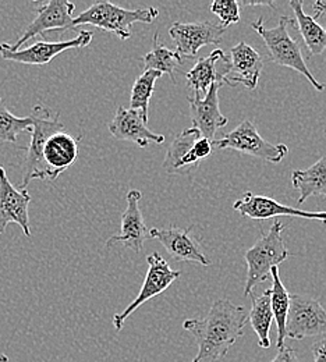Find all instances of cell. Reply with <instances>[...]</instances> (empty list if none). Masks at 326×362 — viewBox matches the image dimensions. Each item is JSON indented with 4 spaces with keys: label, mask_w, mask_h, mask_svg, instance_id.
<instances>
[{
    "label": "cell",
    "mask_w": 326,
    "mask_h": 362,
    "mask_svg": "<svg viewBox=\"0 0 326 362\" xmlns=\"http://www.w3.org/2000/svg\"><path fill=\"white\" fill-rule=\"evenodd\" d=\"M247 322V310L229 300L215 301L202 319L185 320L183 329L192 334L198 346L191 362H218L226 357L237 339L244 336Z\"/></svg>",
    "instance_id": "6da1fadb"
},
{
    "label": "cell",
    "mask_w": 326,
    "mask_h": 362,
    "mask_svg": "<svg viewBox=\"0 0 326 362\" xmlns=\"http://www.w3.org/2000/svg\"><path fill=\"white\" fill-rule=\"evenodd\" d=\"M250 27L258 33V35L262 38L264 44L268 49L269 57L274 63L281 67L293 69L298 71L300 74L307 78L311 86L320 92L325 90V86L318 83L317 78L313 76V73L308 70L301 47L296 40H293L289 34V27H296V23L293 18L287 16H281L279 24L275 28H267L264 25V18L260 17V20L250 23Z\"/></svg>",
    "instance_id": "7a4b0ae2"
},
{
    "label": "cell",
    "mask_w": 326,
    "mask_h": 362,
    "mask_svg": "<svg viewBox=\"0 0 326 362\" xmlns=\"http://www.w3.org/2000/svg\"><path fill=\"white\" fill-rule=\"evenodd\" d=\"M158 16L159 11L155 7L127 10L110 1H96L80 16L74 17L73 28L80 25H93L115 34L122 41H126L132 38V27L136 23L151 24L158 18Z\"/></svg>",
    "instance_id": "3957f363"
},
{
    "label": "cell",
    "mask_w": 326,
    "mask_h": 362,
    "mask_svg": "<svg viewBox=\"0 0 326 362\" xmlns=\"http://www.w3.org/2000/svg\"><path fill=\"white\" fill-rule=\"evenodd\" d=\"M31 119V141L27 148L23 177L20 188L27 189L33 180H47V168L42 160V151L47 138L59 132H64V124L60 122L59 113H54L44 105H35L30 115Z\"/></svg>",
    "instance_id": "277c9868"
},
{
    "label": "cell",
    "mask_w": 326,
    "mask_h": 362,
    "mask_svg": "<svg viewBox=\"0 0 326 362\" xmlns=\"http://www.w3.org/2000/svg\"><path fill=\"white\" fill-rule=\"evenodd\" d=\"M284 226L280 221H275L268 234H264L247 252V280L244 286V296H251L252 288L271 279V271L284 262L290 252L287 251L281 233Z\"/></svg>",
    "instance_id": "5b68a950"
},
{
    "label": "cell",
    "mask_w": 326,
    "mask_h": 362,
    "mask_svg": "<svg viewBox=\"0 0 326 362\" xmlns=\"http://www.w3.org/2000/svg\"><path fill=\"white\" fill-rule=\"evenodd\" d=\"M212 146L216 149H234L251 155L269 163H279L289 153L284 144H271L260 136L252 122L244 120L226 136L214 139Z\"/></svg>",
    "instance_id": "8992f818"
},
{
    "label": "cell",
    "mask_w": 326,
    "mask_h": 362,
    "mask_svg": "<svg viewBox=\"0 0 326 362\" xmlns=\"http://www.w3.org/2000/svg\"><path fill=\"white\" fill-rule=\"evenodd\" d=\"M317 336L326 337L325 308L314 298L300 294H290L286 337L291 340H303Z\"/></svg>",
    "instance_id": "52a82bcc"
},
{
    "label": "cell",
    "mask_w": 326,
    "mask_h": 362,
    "mask_svg": "<svg viewBox=\"0 0 326 362\" xmlns=\"http://www.w3.org/2000/svg\"><path fill=\"white\" fill-rule=\"evenodd\" d=\"M146 262H148V271L139 296L123 313L113 317V326L117 330H122L126 319L132 317L142 304L162 294L182 274L180 271H173L158 252H152L151 255H148Z\"/></svg>",
    "instance_id": "ba28073f"
},
{
    "label": "cell",
    "mask_w": 326,
    "mask_h": 362,
    "mask_svg": "<svg viewBox=\"0 0 326 362\" xmlns=\"http://www.w3.org/2000/svg\"><path fill=\"white\" fill-rule=\"evenodd\" d=\"M93 34L91 31H80L78 35L67 41H38L28 47H21L13 50L11 46L6 42L0 44V54L4 60L21 63L25 66H47L56 56L70 49H80L90 45L93 41Z\"/></svg>",
    "instance_id": "9c48e42d"
},
{
    "label": "cell",
    "mask_w": 326,
    "mask_h": 362,
    "mask_svg": "<svg viewBox=\"0 0 326 362\" xmlns=\"http://www.w3.org/2000/svg\"><path fill=\"white\" fill-rule=\"evenodd\" d=\"M225 70L221 73L219 80L229 87L244 86L247 90H255L264 69L261 54L245 42H240L231 49V56L223 59Z\"/></svg>",
    "instance_id": "30bf717a"
},
{
    "label": "cell",
    "mask_w": 326,
    "mask_h": 362,
    "mask_svg": "<svg viewBox=\"0 0 326 362\" xmlns=\"http://www.w3.org/2000/svg\"><path fill=\"white\" fill-rule=\"evenodd\" d=\"M226 28L214 21L180 23L176 21L169 27V34L176 45V53L183 59H194L201 47L219 45Z\"/></svg>",
    "instance_id": "8fae6325"
},
{
    "label": "cell",
    "mask_w": 326,
    "mask_h": 362,
    "mask_svg": "<svg viewBox=\"0 0 326 362\" xmlns=\"http://www.w3.org/2000/svg\"><path fill=\"white\" fill-rule=\"evenodd\" d=\"M76 4L67 0H49L41 3L37 10V17L30 23V25L23 31L18 41L11 46L13 50L21 49L30 40L45 35L49 31H64L73 30V13Z\"/></svg>",
    "instance_id": "7c38bea8"
},
{
    "label": "cell",
    "mask_w": 326,
    "mask_h": 362,
    "mask_svg": "<svg viewBox=\"0 0 326 362\" xmlns=\"http://www.w3.org/2000/svg\"><path fill=\"white\" fill-rule=\"evenodd\" d=\"M233 209L241 216L254 221H267L278 216H291L310 221H320L322 223H326V212H307L297 208L286 206L274 198L257 195L251 191L244 192V195L234 202Z\"/></svg>",
    "instance_id": "4fadbf2b"
},
{
    "label": "cell",
    "mask_w": 326,
    "mask_h": 362,
    "mask_svg": "<svg viewBox=\"0 0 326 362\" xmlns=\"http://www.w3.org/2000/svg\"><path fill=\"white\" fill-rule=\"evenodd\" d=\"M195 226L179 228H152L149 238L158 240L169 255L177 262H195L202 267H209L211 261L202 252L201 245L192 233Z\"/></svg>",
    "instance_id": "5bb4252c"
},
{
    "label": "cell",
    "mask_w": 326,
    "mask_h": 362,
    "mask_svg": "<svg viewBox=\"0 0 326 362\" xmlns=\"http://www.w3.org/2000/svg\"><path fill=\"white\" fill-rule=\"evenodd\" d=\"M31 197L27 189L16 188L0 165V234L11 223L21 227L25 237H31L28 206Z\"/></svg>",
    "instance_id": "9a60e30c"
},
{
    "label": "cell",
    "mask_w": 326,
    "mask_h": 362,
    "mask_svg": "<svg viewBox=\"0 0 326 362\" xmlns=\"http://www.w3.org/2000/svg\"><path fill=\"white\" fill-rule=\"evenodd\" d=\"M222 86L221 81L212 84L204 98H187L192 129L209 141H214L215 133L229 123V119L222 115L219 107V90Z\"/></svg>",
    "instance_id": "2e32d148"
},
{
    "label": "cell",
    "mask_w": 326,
    "mask_h": 362,
    "mask_svg": "<svg viewBox=\"0 0 326 362\" xmlns=\"http://www.w3.org/2000/svg\"><path fill=\"white\" fill-rule=\"evenodd\" d=\"M146 123L148 117L140 110L119 106L107 129L116 139L134 142L140 148H145L149 144H163L165 136L151 132Z\"/></svg>",
    "instance_id": "e0dca14e"
},
{
    "label": "cell",
    "mask_w": 326,
    "mask_h": 362,
    "mask_svg": "<svg viewBox=\"0 0 326 362\" xmlns=\"http://www.w3.org/2000/svg\"><path fill=\"white\" fill-rule=\"evenodd\" d=\"M141 198L142 194L139 189H130L127 192V206L122 215L120 231L106 241L107 247H112L116 243H123L127 248H132L134 252L142 251L145 240L149 238V231L146 228L141 212Z\"/></svg>",
    "instance_id": "ac0fdd59"
},
{
    "label": "cell",
    "mask_w": 326,
    "mask_h": 362,
    "mask_svg": "<svg viewBox=\"0 0 326 362\" xmlns=\"http://www.w3.org/2000/svg\"><path fill=\"white\" fill-rule=\"evenodd\" d=\"M78 158V139L66 132H59L47 138L42 151L47 168V180L54 181Z\"/></svg>",
    "instance_id": "d6986e66"
},
{
    "label": "cell",
    "mask_w": 326,
    "mask_h": 362,
    "mask_svg": "<svg viewBox=\"0 0 326 362\" xmlns=\"http://www.w3.org/2000/svg\"><path fill=\"white\" fill-rule=\"evenodd\" d=\"M199 138V132L192 127L175 136L162 165L168 175H190L202 162L195 149V142Z\"/></svg>",
    "instance_id": "ffe728a7"
},
{
    "label": "cell",
    "mask_w": 326,
    "mask_h": 362,
    "mask_svg": "<svg viewBox=\"0 0 326 362\" xmlns=\"http://www.w3.org/2000/svg\"><path fill=\"white\" fill-rule=\"evenodd\" d=\"M293 187L300 191L297 204H304L313 195H321L326 199V156L305 170H294L291 173Z\"/></svg>",
    "instance_id": "44dd1931"
},
{
    "label": "cell",
    "mask_w": 326,
    "mask_h": 362,
    "mask_svg": "<svg viewBox=\"0 0 326 362\" xmlns=\"http://www.w3.org/2000/svg\"><path fill=\"white\" fill-rule=\"evenodd\" d=\"M225 59L222 49H215L211 54L197 60L195 66L186 74L187 84L194 90L195 98H204L212 84L218 83L216 63Z\"/></svg>",
    "instance_id": "7402d4cb"
},
{
    "label": "cell",
    "mask_w": 326,
    "mask_h": 362,
    "mask_svg": "<svg viewBox=\"0 0 326 362\" xmlns=\"http://www.w3.org/2000/svg\"><path fill=\"white\" fill-rule=\"evenodd\" d=\"M290 7L296 14V27L298 28L304 45L307 46L311 56H320L326 50V28H324L313 16H308L303 10V1L293 0Z\"/></svg>",
    "instance_id": "603a6c76"
},
{
    "label": "cell",
    "mask_w": 326,
    "mask_h": 362,
    "mask_svg": "<svg viewBox=\"0 0 326 362\" xmlns=\"http://www.w3.org/2000/svg\"><path fill=\"white\" fill-rule=\"evenodd\" d=\"M145 70L168 74L173 83H176V70L183 64V59L173 50L168 49L161 42L159 33L153 35L152 49L142 57Z\"/></svg>",
    "instance_id": "cb8c5ba5"
},
{
    "label": "cell",
    "mask_w": 326,
    "mask_h": 362,
    "mask_svg": "<svg viewBox=\"0 0 326 362\" xmlns=\"http://www.w3.org/2000/svg\"><path fill=\"white\" fill-rule=\"evenodd\" d=\"M251 327L258 336L262 349L271 347V326L274 322V313L271 308V290H265L260 297L254 298L251 311L248 314Z\"/></svg>",
    "instance_id": "d4e9b609"
},
{
    "label": "cell",
    "mask_w": 326,
    "mask_h": 362,
    "mask_svg": "<svg viewBox=\"0 0 326 362\" xmlns=\"http://www.w3.org/2000/svg\"><path fill=\"white\" fill-rule=\"evenodd\" d=\"M271 279H272V288L271 290V308L274 313V319L276 320L278 326V349L284 346L286 339V320L289 314L290 307V294L287 293L284 284L280 279L279 268H274L271 271Z\"/></svg>",
    "instance_id": "484cf974"
},
{
    "label": "cell",
    "mask_w": 326,
    "mask_h": 362,
    "mask_svg": "<svg viewBox=\"0 0 326 362\" xmlns=\"http://www.w3.org/2000/svg\"><path fill=\"white\" fill-rule=\"evenodd\" d=\"M162 74L152 70H145L140 77L134 81V86L132 88L130 96V109L140 110L145 117H148V107L149 100L153 95L155 84L158 78H161Z\"/></svg>",
    "instance_id": "4316f807"
},
{
    "label": "cell",
    "mask_w": 326,
    "mask_h": 362,
    "mask_svg": "<svg viewBox=\"0 0 326 362\" xmlns=\"http://www.w3.org/2000/svg\"><path fill=\"white\" fill-rule=\"evenodd\" d=\"M31 119L14 116L6 106L0 96V139L4 142L16 144L17 136L24 132H31Z\"/></svg>",
    "instance_id": "83f0119b"
},
{
    "label": "cell",
    "mask_w": 326,
    "mask_h": 362,
    "mask_svg": "<svg viewBox=\"0 0 326 362\" xmlns=\"http://www.w3.org/2000/svg\"><path fill=\"white\" fill-rule=\"evenodd\" d=\"M211 11L218 16L225 28L240 21V6L235 0H215L211 3Z\"/></svg>",
    "instance_id": "f1b7e54d"
},
{
    "label": "cell",
    "mask_w": 326,
    "mask_h": 362,
    "mask_svg": "<svg viewBox=\"0 0 326 362\" xmlns=\"http://www.w3.org/2000/svg\"><path fill=\"white\" fill-rule=\"evenodd\" d=\"M271 362H298V358H297V354L294 350L283 346L281 349H279L276 357Z\"/></svg>",
    "instance_id": "f546056e"
},
{
    "label": "cell",
    "mask_w": 326,
    "mask_h": 362,
    "mask_svg": "<svg viewBox=\"0 0 326 362\" xmlns=\"http://www.w3.org/2000/svg\"><path fill=\"white\" fill-rule=\"evenodd\" d=\"M313 354H314V362H326V337L314 344Z\"/></svg>",
    "instance_id": "4dcf8cb0"
},
{
    "label": "cell",
    "mask_w": 326,
    "mask_h": 362,
    "mask_svg": "<svg viewBox=\"0 0 326 362\" xmlns=\"http://www.w3.org/2000/svg\"><path fill=\"white\" fill-rule=\"evenodd\" d=\"M314 10H315V16H313V17H314L315 20H318V18L322 17V16H326V3L321 1V0L315 1Z\"/></svg>",
    "instance_id": "1f68e13d"
},
{
    "label": "cell",
    "mask_w": 326,
    "mask_h": 362,
    "mask_svg": "<svg viewBox=\"0 0 326 362\" xmlns=\"http://www.w3.org/2000/svg\"><path fill=\"white\" fill-rule=\"evenodd\" d=\"M238 6H269L276 10L274 1H238Z\"/></svg>",
    "instance_id": "d6a6232c"
},
{
    "label": "cell",
    "mask_w": 326,
    "mask_h": 362,
    "mask_svg": "<svg viewBox=\"0 0 326 362\" xmlns=\"http://www.w3.org/2000/svg\"><path fill=\"white\" fill-rule=\"evenodd\" d=\"M0 362H8V357L4 354H0Z\"/></svg>",
    "instance_id": "836d02e7"
},
{
    "label": "cell",
    "mask_w": 326,
    "mask_h": 362,
    "mask_svg": "<svg viewBox=\"0 0 326 362\" xmlns=\"http://www.w3.org/2000/svg\"><path fill=\"white\" fill-rule=\"evenodd\" d=\"M325 134H326V127H325Z\"/></svg>",
    "instance_id": "e575fe53"
}]
</instances>
